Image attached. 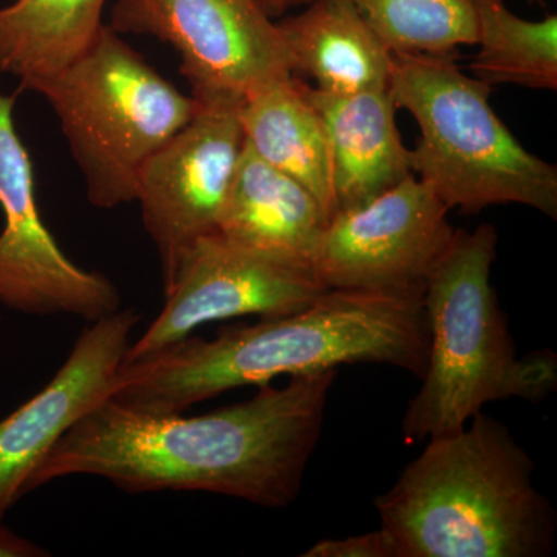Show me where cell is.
Here are the masks:
<instances>
[{
	"label": "cell",
	"instance_id": "cell-1",
	"mask_svg": "<svg viewBox=\"0 0 557 557\" xmlns=\"http://www.w3.org/2000/svg\"><path fill=\"white\" fill-rule=\"evenodd\" d=\"M336 369L260 386L255 397L203 413H149L104 399L40 461L30 493L90 475L127 493L205 491L263 508L289 507L317 449Z\"/></svg>",
	"mask_w": 557,
	"mask_h": 557
},
{
	"label": "cell",
	"instance_id": "cell-2",
	"mask_svg": "<svg viewBox=\"0 0 557 557\" xmlns=\"http://www.w3.org/2000/svg\"><path fill=\"white\" fill-rule=\"evenodd\" d=\"M429 332L423 292L325 289L295 313L260 318L188 338L121 366L112 397L149 413H182L197 403L281 375L384 364L423 379Z\"/></svg>",
	"mask_w": 557,
	"mask_h": 557
},
{
	"label": "cell",
	"instance_id": "cell-3",
	"mask_svg": "<svg viewBox=\"0 0 557 557\" xmlns=\"http://www.w3.org/2000/svg\"><path fill=\"white\" fill-rule=\"evenodd\" d=\"M534 461L496 418L479 412L429 438L375 500L397 557H542L555 548V509Z\"/></svg>",
	"mask_w": 557,
	"mask_h": 557
},
{
	"label": "cell",
	"instance_id": "cell-4",
	"mask_svg": "<svg viewBox=\"0 0 557 557\" xmlns=\"http://www.w3.org/2000/svg\"><path fill=\"white\" fill-rule=\"evenodd\" d=\"M497 244L490 223L456 230L429 273L423 288L426 370L403 417L406 443L460 431L490 403L541 401L557 386L553 351L518 357L507 314L491 284Z\"/></svg>",
	"mask_w": 557,
	"mask_h": 557
},
{
	"label": "cell",
	"instance_id": "cell-5",
	"mask_svg": "<svg viewBox=\"0 0 557 557\" xmlns=\"http://www.w3.org/2000/svg\"><path fill=\"white\" fill-rule=\"evenodd\" d=\"M457 54L394 53L388 94L421 138L410 170L449 209L478 214L522 205L557 218V168L523 148L491 106L493 87L461 72Z\"/></svg>",
	"mask_w": 557,
	"mask_h": 557
},
{
	"label": "cell",
	"instance_id": "cell-6",
	"mask_svg": "<svg viewBox=\"0 0 557 557\" xmlns=\"http://www.w3.org/2000/svg\"><path fill=\"white\" fill-rule=\"evenodd\" d=\"M25 89L49 101L83 174L87 199L101 209L135 201L146 161L200 108L110 25H102L78 60Z\"/></svg>",
	"mask_w": 557,
	"mask_h": 557
},
{
	"label": "cell",
	"instance_id": "cell-7",
	"mask_svg": "<svg viewBox=\"0 0 557 557\" xmlns=\"http://www.w3.org/2000/svg\"><path fill=\"white\" fill-rule=\"evenodd\" d=\"M110 27L174 47L201 104H242L295 75L277 22L258 0H116Z\"/></svg>",
	"mask_w": 557,
	"mask_h": 557
},
{
	"label": "cell",
	"instance_id": "cell-8",
	"mask_svg": "<svg viewBox=\"0 0 557 557\" xmlns=\"http://www.w3.org/2000/svg\"><path fill=\"white\" fill-rule=\"evenodd\" d=\"M450 209L410 175L362 207L329 219L313 262L325 289L423 292L456 228Z\"/></svg>",
	"mask_w": 557,
	"mask_h": 557
},
{
	"label": "cell",
	"instance_id": "cell-9",
	"mask_svg": "<svg viewBox=\"0 0 557 557\" xmlns=\"http://www.w3.org/2000/svg\"><path fill=\"white\" fill-rule=\"evenodd\" d=\"M240 104L207 102L141 168L137 196L143 223L160 256L163 287L201 237L218 233L244 152Z\"/></svg>",
	"mask_w": 557,
	"mask_h": 557
},
{
	"label": "cell",
	"instance_id": "cell-10",
	"mask_svg": "<svg viewBox=\"0 0 557 557\" xmlns=\"http://www.w3.org/2000/svg\"><path fill=\"white\" fill-rule=\"evenodd\" d=\"M14 101L0 94V304L35 317H108L120 310L119 288L73 263L40 218L30 153L14 126Z\"/></svg>",
	"mask_w": 557,
	"mask_h": 557
},
{
	"label": "cell",
	"instance_id": "cell-11",
	"mask_svg": "<svg viewBox=\"0 0 557 557\" xmlns=\"http://www.w3.org/2000/svg\"><path fill=\"white\" fill-rule=\"evenodd\" d=\"M325 288L313 273L278 263L219 233L197 240L163 287L159 317L124 357H150L208 322L240 317L276 318L313 302Z\"/></svg>",
	"mask_w": 557,
	"mask_h": 557
},
{
	"label": "cell",
	"instance_id": "cell-12",
	"mask_svg": "<svg viewBox=\"0 0 557 557\" xmlns=\"http://www.w3.org/2000/svg\"><path fill=\"white\" fill-rule=\"evenodd\" d=\"M138 321L134 310H116L90 322L53 380L0 421V520L30 493L33 474L51 448L112 397Z\"/></svg>",
	"mask_w": 557,
	"mask_h": 557
},
{
	"label": "cell",
	"instance_id": "cell-13",
	"mask_svg": "<svg viewBox=\"0 0 557 557\" xmlns=\"http://www.w3.org/2000/svg\"><path fill=\"white\" fill-rule=\"evenodd\" d=\"M329 215L310 190L260 159L247 141L218 233L240 247L313 273Z\"/></svg>",
	"mask_w": 557,
	"mask_h": 557
},
{
	"label": "cell",
	"instance_id": "cell-14",
	"mask_svg": "<svg viewBox=\"0 0 557 557\" xmlns=\"http://www.w3.org/2000/svg\"><path fill=\"white\" fill-rule=\"evenodd\" d=\"M327 134L336 212L362 207L410 177L387 89L327 94L307 86Z\"/></svg>",
	"mask_w": 557,
	"mask_h": 557
},
{
	"label": "cell",
	"instance_id": "cell-15",
	"mask_svg": "<svg viewBox=\"0 0 557 557\" xmlns=\"http://www.w3.org/2000/svg\"><path fill=\"white\" fill-rule=\"evenodd\" d=\"M293 73L309 76L327 94L387 89L394 53L350 0H311L277 22Z\"/></svg>",
	"mask_w": 557,
	"mask_h": 557
},
{
	"label": "cell",
	"instance_id": "cell-16",
	"mask_svg": "<svg viewBox=\"0 0 557 557\" xmlns=\"http://www.w3.org/2000/svg\"><path fill=\"white\" fill-rule=\"evenodd\" d=\"M295 75L274 81L242 101L245 141L260 159L296 180L327 212H336L324 123Z\"/></svg>",
	"mask_w": 557,
	"mask_h": 557
},
{
	"label": "cell",
	"instance_id": "cell-17",
	"mask_svg": "<svg viewBox=\"0 0 557 557\" xmlns=\"http://www.w3.org/2000/svg\"><path fill=\"white\" fill-rule=\"evenodd\" d=\"M108 0H16L0 9V72L28 86L78 60L102 28Z\"/></svg>",
	"mask_w": 557,
	"mask_h": 557
},
{
	"label": "cell",
	"instance_id": "cell-18",
	"mask_svg": "<svg viewBox=\"0 0 557 557\" xmlns=\"http://www.w3.org/2000/svg\"><path fill=\"white\" fill-rule=\"evenodd\" d=\"M474 11L478 54L472 75L487 86L557 90V16L527 21L505 0H469Z\"/></svg>",
	"mask_w": 557,
	"mask_h": 557
},
{
	"label": "cell",
	"instance_id": "cell-19",
	"mask_svg": "<svg viewBox=\"0 0 557 557\" xmlns=\"http://www.w3.org/2000/svg\"><path fill=\"white\" fill-rule=\"evenodd\" d=\"M392 53L457 54L475 46L469 0H350Z\"/></svg>",
	"mask_w": 557,
	"mask_h": 557
},
{
	"label": "cell",
	"instance_id": "cell-20",
	"mask_svg": "<svg viewBox=\"0 0 557 557\" xmlns=\"http://www.w3.org/2000/svg\"><path fill=\"white\" fill-rule=\"evenodd\" d=\"M304 557H397L394 541L379 528L344 539H324L302 553Z\"/></svg>",
	"mask_w": 557,
	"mask_h": 557
},
{
	"label": "cell",
	"instance_id": "cell-21",
	"mask_svg": "<svg viewBox=\"0 0 557 557\" xmlns=\"http://www.w3.org/2000/svg\"><path fill=\"white\" fill-rule=\"evenodd\" d=\"M50 556L47 549L33 544L28 539L11 531L0 520V557H42Z\"/></svg>",
	"mask_w": 557,
	"mask_h": 557
},
{
	"label": "cell",
	"instance_id": "cell-22",
	"mask_svg": "<svg viewBox=\"0 0 557 557\" xmlns=\"http://www.w3.org/2000/svg\"><path fill=\"white\" fill-rule=\"evenodd\" d=\"M258 2L271 20L277 21L282 20L288 11L307 5L311 0H258Z\"/></svg>",
	"mask_w": 557,
	"mask_h": 557
},
{
	"label": "cell",
	"instance_id": "cell-23",
	"mask_svg": "<svg viewBox=\"0 0 557 557\" xmlns=\"http://www.w3.org/2000/svg\"><path fill=\"white\" fill-rule=\"evenodd\" d=\"M531 2H544V0H531Z\"/></svg>",
	"mask_w": 557,
	"mask_h": 557
}]
</instances>
